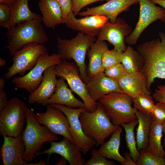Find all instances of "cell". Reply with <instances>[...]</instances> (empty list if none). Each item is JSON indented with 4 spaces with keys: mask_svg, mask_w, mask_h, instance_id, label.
Returning <instances> with one entry per match:
<instances>
[{
    "mask_svg": "<svg viewBox=\"0 0 165 165\" xmlns=\"http://www.w3.org/2000/svg\"><path fill=\"white\" fill-rule=\"evenodd\" d=\"M123 53L121 51L114 49L105 50L102 58V65L105 70L109 67L121 63V56Z\"/></svg>",
    "mask_w": 165,
    "mask_h": 165,
    "instance_id": "obj_33",
    "label": "cell"
},
{
    "mask_svg": "<svg viewBox=\"0 0 165 165\" xmlns=\"http://www.w3.org/2000/svg\"><path fill=\"white\" fill-rule=\"evenodd\" d=\"M34 113L27 107V124L22 134L25 145L23 158L27 163L31 162L38 156L44 143L56 141L58 139L57 135L52 133L38 123L34 117Z\"/></svg>",
    "mask_w": 165,
    "mask_h": 165,
    "instance_id": "obj_3",
    "label": "cell"
},
{
    "mask_svg": "<svg viewBox=\"0 0 165 165\" xmlns=\"http://www.w3.org/2000/svg\"><path fill=\"white\" fill-rule=\"evenodd\" d=\"M138 123L137 119L128 123H123L121 125L124 128L125 131V138L127 147L136 164L140 157V152L137 148L134 130L135 127Z\"/></svg>",
    "mask_w": 165,
    "mask_h": 165,
    "instance_id": "obj_30",
    "label": "cell"
},
{
    "mask_svg": "<svg viewBox=\"0 0 165 165\" xmlns=\"http://www.w3.org/2000/svg\"><path fill=\"white\" fill-rule=\"evenodd\" d=\"M104 73L107 77L117 82L128 73L121 63L106 68Z\"/></svg>",
    "mask_w": 165,
    "mask_h": 165,
    "instance_id": "obj_34",
    "label": "cell"
},
{
    "mask_svg": "<svg viewBox=\"0 0 165 165\" xmlns=\"http://www.w3.org/2000/svg\"><path fill=\"white\" fill-rule=\"evenodd\" d=\"M163 132L162 123L156 121L152 117L147 148L153 154L162 157L165 152L162 144Z\"/></svg>",
    "mask_w": 165,
    "mask_h": 165,
    "instance_id": "obj_28",
    "label": "cell"
},
{
    "mask_svg": "<svg viewBox=\"0 0 165 165\" xmlns=\"http://www.w3.org/2000/svg\"><path fill=\"white\" fill-rule=\"evenodd\" d=\"M26 104L16 97L10 99L0 111V134L16 137L22 134L26 122Z\"/></svg>",
    "mask_w": 165,
    "mask_h": 165,
    "instance_id": "obj_7",
    "label": "cell"
},
{
    "mask_svg": "<svg viewBox=\"0 0 165 165\" xmlns=\"http://www.w3.org/2000/svg\"><path fill=\"white\" fill-rule=\"evenodd\" d=\"M42 16L39 14L32 19L25 21L8 30L6 35L8 49L12 56L16 50L32 43L43 44L48 40L42 24Z\"/></svg>",
    "mask_w": 165,
    "mask_h": 165,
    "instance_id": "obj_2",
    "label": "cell"
},
{
    "mask_svg": "<svg viewBox=\"0 0 165 165\" xmlns=\"http://www.w3.org/2000/svg\"><path fill=\"white\" fill-rule=\"evenodd\" d=\"M46 53L47 49L43 44L32 43L24 46L12 55L13 64L8 68L4 77L9 79L16 74L24 75L34 67L40 55Z\"/></svg>",
    "mask_w": 165,
    "mask_h": 165,
    "instance_id": "obj_10",
    "label": "cell"
},
{
    "mask_svg": "<svg viewBox=\"0 0 165 165\" xmlns=\"http://www.w3.org/2000/svg\"><path fill=\"white\" fill-rule=\"evenodd\" d=\"M122 131V128L119 126L112 134L110 139L102 144L97 150L102 156L108 159L115 160L121 165H125L124 157L120 154L119 151Z\"/></svg>",
    "mask_w": 165,
    "mask_h": 165,
    "instance_id": "obj_25",
    "label": "cell"
},
{
    "mask_svg": "<svg viewBox=\"0 0 165 165\" xmlns=\"http://www.w3.org/2000/svg\"><path fill=\"white\" fill-rule=\"evenodd\" d=\"M132 97L134 108L138 111L148 115H151L155 104L150 95L141 94Z\"/></svg>",
    "mask_w": 165,
    "mask_h": 165,
    "instance_id": "obj_31",
    "label": "cell"
},
{
    "mask_svg": "<svg viewBox=\"0 0 165 165\" xmlns=\"http://www.w3.org/2000/svg\"><path fill=\"white\" fill-rule=\"evenodd\" d=\"M139 15L135 27L131 33L126 37L125 43L135 44L145 30L154 22L159 20L165 23V9L158 6L150 0H138Z\"/></svg>",
    "mask_w": 165,
    "mask_h": 165,
    "instance_id": "obj_11",
    "label": "cell"
},
{
    "mask_svg": "<svg viewBox=\"0 0 165 165\" xmlns=\"http://www.w3.org/2000/svg\"><path fill=\"white\" fill-rule=\"evenodd\" d=\"M72 11L76 16L78 15L80 10L86 6L94 2L100 1H108L109 0H72Z\"/></svg>",
    "mask_w": 165,
    "mask_h": 165,
    "instance_id": "obj_38",
    "label": "cell"
},
{
    "mask_svg": "<svg viewBox=\"0 0 165 165\" xmlns=\"http://www.w3.org/2000/svg\"><path fill=\"white\" fill-rule=\"evenodd\" d=\"M132 31L131 27L124 20L117 18L114 23L108 20L104 24L97 40L107 41L114 46V49L123 52L127 47L125 39Z\"/></svg>",
    "mask_w": 165,
    "mask_h": 165,
    "instance_id": "obj_14",
    "label": "cell"
},
{
    "mask_svg": "<svg viewBox=\"0 0 165 165\" xmlns=\"http://www.w3.org/2000/svg\"><path fill=\"white\" fill-rule=\"evenodd\" d=\"M38 6L46 27L52 28L63 23L62 9L55 0H39Z\"/></svg>",
    "mask_w": 165,
    "mask_h": 165,
    "instance_id": "obj_24",
    "label": "cell"
},
{
    "mask_svg": "<svg viewBox=\"0 0 165 165\" xmlns=\"http://www.w3.org/2000/svg\"><path fill=\"white\" fill-rule=\"evenodd\" d=\"M55 69L57 77L66 80L71 90L82 100L86 110L90 112L95 111L97 102L94 101L90 95L86 83L80 77L79 67L76 63L62 60L61 62L55 65Z\"/></svg>",
    "mask_w": 165,
    "mask_h": 165,
    "instance_id": "obj_8",
    "label": "cell"
},
{
    "mask_svg": "<svg viewBox=\"0 0 165 165\" xmlns=\"http://www.w3.org/2000/svg\"><path fill=\"white\" fill-rule=\"evenodd\" d=\"M4 141L1 149V157L3 165H31L25 162L23 156L25 145L22 134L16 137L4 134Z\"/></svg>",
    "mask_w": 165,
    "mask_h": 165,
    "instance_id": "obj_16",
    "label": "cell"
},
{
    "mask_svg": "<svg viewBox=\"0 0 165 165\" xmlns=\"http://www.w3.org/2000/svg\"><path fill=\"white\" fill-rule=\"evenodd\" d=\"M46 106L45 112L34 113L37 121L53 134L62 136L74 142L69 133L70 123L68 117L61 110L52 105Z\"/></svg>",
    "mask_w": 165,
    "mask_h": 165,
    "instance_id": "obj_13",
    "label": "cell"
},
{
    "mask_svg": "<svg viewBox=\"0 0 165 165\" xmlns=\"http://www.w3.org/2000/svg\"><path fill=\"white\" fill-rule=\"evenodd\" d=\"M108 49V44L105 41L97 40L88 49L87 53L89 63L86 68L88 80L96 74L104 72L102 58L104 52Z\"/></svg>",
    "mask_w": 165,
    "mask_h": 165,
    "instance_id": "obj_23",
    "label": "cell"
},
{
    "mask_svg": "<svg viewBox=\"0 0 165 165\" xmlns=\"http://www.w3.org/2000/svg\"><path fill=\"white\" fill-rule=\"evenodd\" d=\"M11 28L20 23L36 17L38 14L32 12L28 5V0H18L10 7Z\"/></svg>",
    "mask_w": 165,
    "mask_h": 165,
    "instance_id": "obj_26",
    "label": "cell"
},
{
    "mask_svg": "<svg viewBox=\"0 0 165 165\" xmlns=\"http://www.w3.org/2000/svg\"><path fill=\"white\" fill-rule=\"evenodd\" d=\"M62 61L58 53L50 55L48 53L42 54L38 58L35 65L28 73L14 77L12 82L16 88L24 89L31 93L41 83L45 71L50 67L59 64Z\"/></svg>",
    "mask_w": 165,
    "mask_h": 165,
    "instance_id": "obj_9",
    "label": "cell"
},
{
    "mask_svg": "<svg viewBox=\"0 0 165 165\" xmlns=\"http://www.w3.org/2000/svg\"><path fill=\"white\" fill-rule=\"evenodd\" d=\"M66 161L65 159L62 157L56 165H65L66 163Z\"/></svg>",
    "mask_w": 165,
    "mask_h": 165,
    "instance_id": "obj_46",
    "label": "cell"
},
{
    "mask_svg": "<svg viewBox=\"0 0 165 165\" xmlns=\"http://www.w3.org/2000/svg\"><path fill=\"white\" fill-rule=\"evenodd\" d=\"M91 157L85 165H115L113 162L109 161L101 156L95 148H93L91 152Z\"/></svg>",
    "mask_w": 165,
    "mask_h": 165,
    "instance_id": "obj_35",
    "label": "cell"
},
{
    "mask_svg": "<svg viewBox=\"0 0 165 165\" xmlns=\"http://www.w3.org/2000/svg\"><path fill=\"white\" fill-rule=\"evenodd\" d=\"M140 151V157L136 165H165V161L162 157L153 154L147 148Z\"/></svg>",
    "mask_w": 165,
    "mask_h": 165,
    "instance_id": "obj_32",
    "label": "cell"
},
{
    "mask_svg": "<svg viewBox=\"0 0 165 165\" xmlns=\"http://www.w3.org/2000/svg\"><path fill=\"white\" fill-rule=\"evenodd\" d=\"M155 4H157L165 9V0H150Z\"/></svg>",
    "mask_w": 165,
    "mask_h": 165,
    "instance_id": "obj_44",
    "label": "cell"
},
{
    "mask_svg": "<svg viewBox=\"0 0 165 165\" xmlns=\"http://www.w3.org/2000/svg\"><path fill=\"white\" fill-rule=\"evenodd\" d=\"M18 0H0V4L10 7Z\"/></svg>",
    "mask_w": 165,
    "mask_h": 165,
    "instance_id": "obj_43",
    "label": "cell"
},
{
    "mask_svg": "<svg viewBox=\"0 0 165 165\" xmlns=\"http://www.w3.org/2000/svg\"><path fill=\"white\" fill-rule=\"evenodd\" d=\"M55 65L47 68L44 72L43 77L40 84L32 93H30L28 102L41 104L51 98L56 89L57 80Z\"/></svg>",
    "mask_w": 165,
    "mask_h": 165,
    "instance_id": "obj_20",
    "label": "cell"
},
{
    "mask_svg": "<svg viewBox=\"0 0 165 165\" xmlns=\"http://www.w3.org/2000/svg\"><path fill=\"white\" fill-rule=\"evenodd\" d=\"M138 2V0H109L103 4L80 12L78 15L83 16L103 15L107 17L110 22L114 23L120 13L127 11L131 6Z\"/></svg>",
    "mask_w": 165,
    "mask_h": 165,
    "instance_id": "obj_18",
    "label": "cell"
},
{
    "mask_svg": "<svg viewBox=\"0 0 165 165\" xmlns=\"http://www.w3.org/2000/svg\"><path fill=\"white\" fill-rule=\"evenodd\" d=\"M162 124L163 132L164 133V137H165L163 145V147L165 148V121L163 122L162 123Z\"/></svg>",
    "mask_w": 165,
    "mask_h": 165,
    "instance_id": "obj_47",
    "label": "cell"
},
{
    "mask_svg": "<svg viewBox=\"0 0 165 165\" xmlns=\"http://www.w3.org/2000/svg\"><path fill=\"white\" fill-rule=\"evenodd\" d=\"M112 124L119 126L136 119L138 111L133 107L132 97L123 92H114L103 97L99 101Z\"/></svg>",
    "mask_w": 165,
    "mask_h": 165,
    "instance_id": "obj_6",
    "label": "cell"
},
{
    "mask_svg": "<svg viewBox=\"0 0 165 165\" xmlns=\"http://www.w3.org/2000/svg\"><path fill=\"white\" fill-rule=\"evenodd\" d=\"M163 159L164 160H165V153L163 156Z\"/></svg>",
    "mask_w": 165,
    "mask_h": 165,
    "instance_id": "obj_49",
    "label": "cell"
},
{
    "mask_svg": "<svg viewBox=\"0 0 165 165\" xmlns=\"http://www.w3.org/2000/svg\"><path fill=\"white\" fill-rule=\"evenodd\" d=\"M109 19L103 15H91L78 19L72 11L63 18V24L69 28L93 37L98 36L101 29Z\"/></svg>",
    "mask_w": 165,
    "mask_h": 165,
    "instance_id": "obj_15",
    "label": "cell"
},
{
    "mask_svg": "<svg viewBox=\"0 0 165 165\" xmlns=\"http://www.w3.org/2000/svg\"><path fill=\"white\" fill-rule=\"evenodd\" d=\"M0 26L8 30L11 28L10 7L1 4H0Z\"/></svg>",
    "mask_w": 165,
    "mask_h": 165,
    "instance_id": "obj_36",
    "label": "cell"
},
{
    "mask_svg": "<svg viewBox=\"0 0 165 165\" xmlns=\"http://www.w3.org/2000/svg\"><path fill=\"white\" fill-rule=\"evenodd\" d=\"M86 84L90 95L96 102L109 94L123 92L118 82L106 76L104 72L90 78Z\"/></svg>",
    "mask_w": 165,
    "mask_h": 165,
    "instance_id": "obj_19",
    "label": "cell"
},
{
    "mask_svg": "<svg viewBox=\"0 0 165 165\" xmlns=\"http://www.w3.org/2000/svg\"><path fill=\"white\" fill-rule=\"evenodd\" d=\"M8 101L6 93L3 90H0V111L7 105Z\"/></svg>",
    "mask_w": 165,
    "mask_h": 165,
    "instance_id": "obj_41",
    "label": "cell"
},
{
    "mask_svg": "<svg viewBox=\"0 0 165 165\" xmlns=\"http://www.w3.org/2000/svg\"><path fill=\"white\" fill-rule=\"evenodd\" d=\"M121 63L128 73L141 71L143 59L137 51L130 46L127 47L121 56Z\"/></svg>",
    "mask_w": 165,
    "mask_h": 165,
    "instance_id": "obj_29",
    "label": "cell"
},
{
    "mask_svg": "<svg viewBox=\"0 0 165 165\" xmlns=\"http://www.w3.org/2000/svg\"><path fill=\"white\" fill-rule=\"evenodd\" d=\"M65 80L61 78L58 79L54 93L51 98L43 102L42 105L46 106L57 104L72 108L85 107L84 102L75 97Z\"/></svg>",
    "mask_w": 165,
    "mask_h": 165,
    "instance_id": "obj_21",
    "label": "cell"
},
{
    "mask_svg": "<svg viewBox=\"0 0 165 165\" xmlns=\"http://www.w3.org/2000/svg\"><path fill=\"white\" fill-rule=\"evenodd\" d=\"M152 97L156 102H161L165 105V84L158 87L155 90Z\"/></svg>",
    "mask_w": 165,
    "mask_h": 165,
    "instance_id": "obj_40",
    "label": "cell"
},
{
    "mask_svg": "<svg viewBox=\"0 0 165 165\" xmlns=\"http://www.w3.org/2000/svg\"><path fill=\"white\" fill-rule=\"evenodd\" d=\"M96 37L79 32L70 39L57 38L58 53L62 60L73 59L78 65L79 75L83 81H88L85 57L88 49L95 42Z\"/></svg>",
    "mask_w": 165,
    "mask_h": 165,
    "instance_id": "obj_4",
    "label": "cell"
},
{
    "mask_svg": "<svg viewBox=\"0 0 165 165\" xmlns=\"http://www.w3.org/2000/svg\"><path fill=\"white\" fill-rule=\"evenodd\" d=\"M51 146L38 155L47 154L48 162L50 156L55 153L61 155L65 159L70 165H83L86 161L82 157L81 153L77 145L73 141L64 137L63 140L58 142L51 141L49 142Z\"/></svg>",
    "mask_w": 165,
    "mask_h": 165,
    "instance_id": "obj_17",
    "label": "cell"
},
{
    "mask_svg": "<svg viewBox=\"0 0 165 165\" xmlns=\"http://www.w3.org/2000/svg\"><path fill=\"white\" fill-rule=\"evenodd\" d=\"M51 105L61 110L68 118L71 136L83 154H86L96 145L95 141L86 136L83 132L79 119L80 113L86 110L85 107L75 108L60 104Z\"/></svg>",
    "mask_w": 165,
    "mask_h": 165,
    "instance_id": "obj_12",
    "label": "cell"
},
{
    "mask_svg": "<svg viewBox=\"0 0 165 165\" xmlns=\"http://www.w3.org/2000/svg\"><path fill=\"white\" fill-rule=\"evenodd\" d=\"M123 93L131 97L136 95H151L147 87V80L142 72L127 73L118 81Z\"/></svg>",
    "mask_w": 165,
    "mask_h": 165,
    "instance_id": "obj_22",
    "label": "cell"
},
{
    "mask_svg": "<svg viewBox=\"0 0 165 165\" xmlns=\"http://www.w3.org/2000/svg\"><path fill=\"white\" fill-rule=\"evenodd\" d=\"M124 158L125 160V165H136L130 153L126 152L124 154Z\"/></svg>",
    "mask_w": 165,
    "mask_h": 165,
    "instance_id": "obj_42",
    "label": "cell"
},
{
    "mask_svg": "<svg viewBox=\"0 0 165 165\" xmlns=\"http://www.w3.org/2000/svg\"><path fill=\"white\" fill-rule=\"evenodd\" d=\"M5 86V80L3 77L0 79V90L4 89Z\"/></svg>",
    "mask_w": 165,
    "mask_h": 165,
    "instance_id": "obj_45",
    "label": "cell"
},
{
    "mask_svg": "<svg viewBox=\"0 0 165 165\" xmlns=\"http://www.w3.org/2000/svg\"><path fill=\"white\" fill-rule=\"evenodd\" d=\"M6 64V61L3 59L2 57H0V66L2 67L5 66Z\"/></svg>",
    "mask_w": 165,
    "mask_h": 165,
    "instance_id": "obj_48",
    "label": "cell"
},
{
    "mask_svg": "<svg viewBox=\"0 0 165 165\" xmlns=\"http://www.w3.org/2000/svg\"><path fill=\"white\" fill-rule=\"evenodd\" d=\"M152 117L156 121L162 123L165 121V105L157 102L151 114Z\"/></svg>",
    "mask_w": 165,
    "mask_h": 165,
    "instance_id": "obj_37",
    "label": "cell"
},
{
    "mask_svg": "<svg viewBox=\"0 0 165 165\" xmlns=\"http://www.w3.org/2000/svg\"><path fill=\"white\" fill-rule=\"evenodd\" d=\"M159 35L160 38L142 43L136 47L143 59L141 72L150 91L156 78L165 79V33L160 32Z\"/></svg>",
    "mask_w": 165,
    "mask_h": 165,
    "instance_id": "obj_1",
    "label": "cell"
},
{
    "mask_svg": "<svg viewBox=\"0 0 165 165\" xmlns=\"http://www.w3.org/2000/svg\"><path fill=\"white\" fill-rule=\"evenodd\" d=\"M60 5L62 11L63 18L66 17L72 11V0H55Z\"/></svg>",
    "mask_w": 165,
    "mask_h": 165,
    "instance_id": "obj_39",
    "label": "cell"
},
{
    "mask_svg": "<svg viewBox=\"0 0 165 165\" xmlns=\"http://www.w3.org/2000/svg\"><path fill=\"white\" fill-rule=\"evenodd\" d=\"M79 119L83 132L86 136L94 140L97 146L101 145L106 138L119 126L114 125L102 105L97 101V108L93 112H82Z\"/></svg>",
    "mask_w": 165,
    "mask_h": 165,
    "instance_id": "obj_5",
    "label": "cell"
},
{
    "mask_svg": "<svg viewBox=\"0 0 165 165\" xmlns=\"http://www.w3.org/2000/svg\"><path fill=\"white\" fill-rule=\"evenodd\" d=\"M136 115L138 122L136 129V141L137 148L139 151L147 148L152 117L138 110Z\"/></svg>",
    "mask_w": 165,
    "mask_h": 165,
    "instance_id": "obj_27",
    "label": "cell"
}]
</instances>
